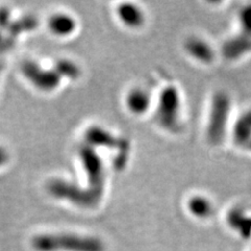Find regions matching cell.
Wrapping results in <instances>:
<instances>
[{
  "mask_svg": "<svg viewBox=\"0 0 251 251\" xmlns=\"http://www.w3.org/2000/svg\"><path fill=\"white\" fill-rule=\"evenodd\" d=\"M52 27L57 31H68L73 28V23L72 20L69 18H64V16H60V17L53 18L51 21Z\"/></svg>",
  "mask_w": 251,
  "mask_h": 251,
  "instance_id": "2",
  "label": "cell"
},
{
  "mask_svg": "<svg viewBox=\"0 0 251 251\" xmlns=\"http://www.w3.org/2000/svg\"><path fill=\"white\" fill-rule=\"evenodd\" d=\"M35 246L43 251L74 250V251H101L100 243L93 238L74 237V235H50L41 237L35 241Z\"/></svg>",
  "mask_w": 251,
  "mask_h": 251,
  "instance_id": "1",
  "label": "cell"
}]
</instances>
